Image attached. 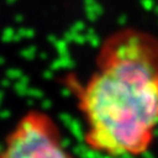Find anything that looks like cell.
Wrapping results in <instances>:
<instances>
[{
    "instance_id": "2",
    "label": "cell",
    "mask_w": 158,
    "mask_h": 158,
    "mask_svg": "<svg viewBox=\"0 0 158 158\" xmlns=\"http://www.w3.org/2000/svg\"><path fill=\"white\" fill-rule=\"evenodd\" d=\"M0 158H75L67 149L60 126L45 111L25 112L0 148Z\"/></svg>"
},
{
    "instance_id": "1",
    "label": "cell",
    "mask_w": 158,
    "mask_h": 158,
    "mask_svg": "<svg viewBox=\"0 0 158 158\" xmlns=\"http://www.w3.org/2000/svg\"><path fill=\"white\" fill-rule=\"evenodd\" d=\"M84 142L108 158L144 156L158 133V39L137 29L103 41L92 73L76 86Z\"/></svg>"
}]
</instances>
